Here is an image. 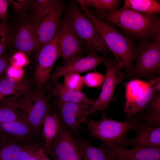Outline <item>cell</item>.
Listing matches in <instances>:
<instances>
[{
	"label": "cell",
	"instance_id": "1",
	"mask_svg": "<svg viewBox=\"0 0 160 160\" xmlns=\"http://www.w3.org/2000/svg\"><path fill=\"white\" fill-rule=\"evenodd\" d=\"M92 13L140 42L152 39L160 42V19L156 13H143L121 8Z\"/></svg>",
	"mask_w": 160,
	"mask_h": 160
},
{
	"label": "cell",
	"instance_id": "2",
	"mask_svg": "<svg viewBox=\"0 0 160 160\" xmlns=\"http://www.w3.org/2000/svg\"><path fill=\"white\" fill-rule=\"evenodd\" d=\"M87 17L91 20L107 47L112 52L120 66L131 72L135 60L137 47L130 37L119 31L113 25L104 21L90 11L82 0H78Z\"/></svg>",
	"mask_w": 160,
	"mask_h": 160
},
{
	"label": "cell",
	"instance_id": "3",
	"mask_svg": "<svg viewBox=\"0 0 160 160\" xmlns=\"http://www.w3.org/2000/svg\"><path fill=\"white\" fill-rule=\"evenodd\" d=\"M5 97L15 108L23 120L41 133L43 120L53 109L49 98L45 95L43 90Z\"/></svg>",
	"mask_w": 160,
	"mask_h": 160
},
{
	"label": "cell",
	"instance_id": "4",
	"mask_svg": "<svg viewBox=\"0 0 160 160\" xmlns=\"http://www.w3.org/2000/svg\"><path fill=\"white\" fill-rule=\"evenodd\" d=\"M101 113V120L92 119L87 122L89 134L107 147H123L126 141L127 133L130 130H135L139 125L138 122L134 120L116 121L108 117L104 111Z\"/></svg>",
	"mask_w": 160,
	"mask_h": 160
},
{
	"label": "cell",
	"instance_id": "5",
	"mask_svg": "<svg viewBox=\"0 0 160 160\" xmlns=\"http://www.w3.org/2000/svg\"><path fill=\"white\" fill-rule=\"evenodd\" d=\"M65 21L84 49L106 54L108 48L91 20L76 6L68 9Z\"/></svg>",
	"mask_w": 160,
	"mask_h": 160
},
{
	"label": "cell",
	"instance_id": "6",
	"mask_svg": "<svg viewBox=\"0 0 160 160\" xmlns=\"http://www.w3.org/2000/svg\"><path fill=\"white\" fill-rule=\"evenodd\" d=\"M106 69V73L102 86L101 92L91 105L89 115L98 111L108 109L114 99L116 88L122 81L124 74L117 61L113 58L105 57L103 63Z\"/></svg>",
	"mask_w": 160,
	"mask_h": 160
},
{
	"label": "cell",
	"instance_id": "7",
	"mask_svg": "<svg viewBox=\"0 0 160 160\" xmlns=\"http://www.w3.org/2000/svg\"><path fill=\"white\" fill-rule=\"evenodd\" d=\"M58 31L54 39L40 48L37 52L35 69L33 79L37 90H43L49 79L50 72L60 57L58 42Z\"/></svg>",
	"mask_w": 160,
	"mask_h": 160
},
{
	"label": "cell",
	"instance_id": "8",
	"mask_svg": "<svg viewBox=\"0 0 160 160\" xmlns=\"http://www.w3.org/2000/svg\"><path fill=\"white\" fill-rule=\"evenodd\" d=\"M44 151L52 160H82L75 138L61 121L58 133Z\"/></svg>",
	"mask_w": 160,
	"mask_h": 160
},
{
	"label": "cell",
	"instance_id": "9",
	"mask_svg": "<svg viewBox=\"0 0 160 160\" xmlns=\"http://www.w3.org/2000/svg\"><path fill=\"white\" fill-rule=\"evenodd\" d=\"M135 72L143 76L158 72L160 69V42H140L137 47Z\"/></svg>",
	"mask_w": 160,
	"mask_h": 160
},
{
	"label": "cell",
	"instance_id": "10",
	"mask_svg": "<svg viewBox=\"0 0 160 160\" xmlns=\"http://www.w3.org/2000/svg\"><path fill=\"white\" fill-rule=\"evenodd\" d=\"M55 107L60 121L70 132L78 134L81 124L86 122L91 105L85 103L62 102L55 98Z\"/></svg>",
	"mask_w": 160,
	"mask_h": 160
},
{
	"label": "cell",
	"instance_id": "11",
	"mask_svg": "<svg viewBox=\"0 0 160 160\" xmlns=\"http://www.w3.org/2000/svg\"><path fill=\"white\" fill-rule=\"evenodd\" d=\"M0 137L8 138L25 146L43 147L41 133L23 120L0 124Z\"/></svg>",
	"mask_w": 160,
	"mask_h": 160
},
{
	"label": "cell",
	"instance_id": "12",
	"mask_svg": "<svg viewBox=\"0 0 160 160\" xmlns=\"http://www.w3.org/2000/svg\"><path fill=\"white\" fill-rule=\"evenodd\" d=\"M105 57L100 56L95 52H90L86 56L76 57L61 65L58 66L50 75L47 82L51 86L59 78L71 73L80 74L94 69L103 63Z\"/></svg>",
	"mask_w": 160,
	"mask_h": 160
},
{
	"label": "cell",
	"instance_id": "13",
	"mask_svg": "<svg viewBox=\"0 0 160 160\" xmlns=\"http://www.w3.org/2000/svg\"><path fill=\"white\" fill-rule=\"evenodd\" d=\"M63 4L60 2L44 20L35 25L37 51L52 40L57 34L61 24Z\"/></svg>",
	"mask_w": 160,
	"mask_h": 160
},
{
	"label": "cell",
	"instance_id": "14",
	"mask_svg": "<svg viewBox=\"0 0 160 160\" xmlns=\"http://www.w3.org/2000/svg\"><path fill=\"white\" fill-rule=\"evenodd\" d=\"M109 160H160V147L109 148L104 145Z\"/></svg>",
	"mask_w": 160,
	"mask_h": 160
},
{
	"label": "cell",
	"instance_id": "15",
	"mask_svg": "<svg viewBox=\"0 0 160 160\" xmlns=\"http://www.w3.org/2000/svg\"><path fill=\"white\" fill-rule=\"evenodd\" d=\"M58 32L60 57L65 63L84 53V49L65 21L61 23Z\"/></svg>",
	"mask_w": 160,
	"mask_h": 160
},
{
	"label": "cell",
	"instance_id": "16",
	"mask_svg": "<svg viewBox=\"0 0 160 160\" xmlns=\"http://www.w3.org/2000/svg\"><path fill=\"white\" fill-rule=\"evenodd\" d=\"M17 27L13 41L15 49L27 54L36 50L37 40L32 20L23 22Z\"/></svg>",
	"mask_w": 160,
	"mask_h": 160
},
{
	"label": "cell",
	"instance_id": "17",
	"mask_svg": "<svg viewBox=\"0 0 160 160\" xmlns=\"http://www.w3.org/2000/svg\"><path fill=\"white\" fill-rule=\"evenodd\" d=\"M136 135L132 141L133 148L160 147V127L147 123L139 125L135 130Z\"/></svg>",
	"mask_w": 160,
	"mask_h": 160
},
{
	"label": "cell",
	"instance_id": "18",
	"mask_svg": "<svg viewBox=\"0 0 160 160\" xmlns=\"http://www.w3.org/2000/svg\"><path fill=\"white\" fill-rule=\"evenodd\" d=\"M47 87L55 97L62 102L85 103L91 105L94 100L88 97L81 91L69 88L57 81L51 86L47 85Z\"/></svg>",
	"mask_w": 160,
	"mask_h": 160
},
{
	"label": "cell",
	"instance_id": "19",
	"mask_svg": "<svg viewBox=\"0 0 160 160\" xmlns=\"http://www.w3.org/2000/svg\"><path fill=\"white\" fill-rule=\"evenodd\" d=\"M60 120L55 110L45 117L42 124L41 135L44 151L51 145L60 128Z\"/></svg>",
	"mask_w": 160,
	"mask_h": 160
},
{
	"label": "cell",
	"instance_id": "20",
	"mask_svg": "<svg viewBox=\"0 0 160 160\" xmlns=\"http://www.w3.org/2000/svg\"><path fill=\"white\" fill-rule=\"evenodd\" d=\"M30 92L29 83L23 78L17 80L7 76L0 79V93L5 96H18Z\"/></svg>",
	"mask_w": 160,
	"mask_h": 160
},
{
	"label": "cell",
	"instance_id": "21",
	"mask_svg": "<svg viewBox=\"0 0 160 160\" xmlns=\"http://www.w3.org/2000/svg\"><path fill=\"white\" fill-rule=\"evenodd\" d=\"M75 139L82 160H109L104 145L96 147L86 140L77 137Z\"/></svg>",
	"mask_w": 160,
	"mask_h": 160
},
{
	"label": "cell",
	"instance_id": "22",
	"mask_svg": "<svg viewBox=\"0 0 160 160\" xmlns=\"http://www.w3.org/2000/svg\"><path fill=\"white\" fill-rule=\"evenodd\" d=\"M153 84L148 87L133 101L125 106V111L128 116H133L142 111L151 102L156 94Z\"/></svg>",
	"mask_w": 160,
	"mask_h": 160
},
{
	"label": "cell",
	"instance_id": "23",
	"mask_svg": "<svg viewBox=\"0 0 160 160\" xmlns=\"http://www.w3.org/2000/svg\"><path fill=\"white\" fill-rule=\"evenodd\" d=\"M60 2L56 0H32L34 15L32 20L34 25H37L44 20Z\"/></svg>",
	"mask_w": 160,
	"mask_h": 160
},
{
	"label": "cell",
	"instance_id": "24",
	"mask_svg": "<svg viewBox=\"0 0 160 160\" xmlns=\"http://www.w3.org/2000/svg\"><path fill=\"white\" fill-rule=\"evenodd\" d=\"M26 146L5 137H0V160H17Z\"/></svg>",
	"mask_w": 160,
	"mask_h": 160
},
{
	"label": "cell",
	"instance_id": "25",
	"mask_svg": "<svg viewBox=\"0 0 160 160\" xmlns=\"http://www.w3.org/2000/svg\"><path fill=\"white\" fill-rule=\"evenodd\" d=\"M121 8L137 12L155 14L160 11V4L155 0H125Z\"/></svg>",
	"mask_w": 160,
	"mask_h": 160
},
{
	"label": "cell",
	"instance_id": "26",
	"mask_svg": "<svg viewBox=\"0 0 160 160\" xmlns=\"http://www.w3.org/2000/svg\"><path fill=\"white\" fill-rule=\"evenodd\" d=\"M156 79H153L149 82H146L139 79H134L125 84L126 102L125 106L133 101L148 87L153 84Z\"/></svg>",
	"mask_w": 160,
	"mask_h": 160
},
{
	"label": "cell",
	"instance_id": "27",
	"mask_svg": "<svg viewBox=\"0 0 160 160\" xmlns=\"http://www.w3.org/2000/svg\"><path fill=\"white\" fill-rule=\"evenodd\" d=\"M5 97L0 102V124L23 120L15 108Z\"/></svg>",
	"mask_w": 160,
	"mask_h": 160
},
{
	"label": "cell",
	"instance_id": "28",
	"mask_svg": "<svg viewBox=\"0 0 160 160\" xmlns=\"http://www.w3.org/2000/svg\"><path fill=\"white\" fill-rule=\"evenodd\" d=\"M45 154L42 145L26 146L23 149L17 160H39Z\"/></svg>",
	"mask_w": 160,
	"mask_h": 160
},
{
	"label": "cell",
	"instance_id": "29",
	"mask_svg": "<svg viewBox=\"0 0 160 160\" xmlns=\"http://www.w3.org/2000/svg\"><path fill=\"white\" fill-rule=\"evenodd\" d=\"M87 7L95 8L97 11H112L117 9L121 1L118 0H82Z\"/></svg>",
	"mask_w": 160,
	"mask_h": 160
},
{
	"label": "cell",
	"instance_id": "30",
	"mask_svg": "<svg viewBox=\"0 0 160 160\" xmlns=\"http://www.w3.org/2000/svg\"><path fill=\"white\" fill-rule=\"evenodd\" d=\"M64 84L74 90L81 91L84 85L82 76L76 73H67L64 76Z\"/></svg>",
	"mask_w": 160,
	"mask_h": 160
},
{
	"label": "cell",
	"instance_id": "31",
	"mask_svg": "<svg viewBox=\"0 0 160 160\" xmlns=\"http://www.w3.org/2000/svg\"><path fill=\"white\" fill-rule=\"evenodd\" d=\"M105 75L96 72L87 73L82 76L84 84L89 87H98L102 86Z\"/></svg>",
	"mask_w": 160,
	"mask_h": 160
},
{
	"label": "cell",
	"instance_id": "32",
	"mask_svg": "<svg viewBox=\"0 0 160 160\" xmlns=\"http://www.w3.org/2000/svg\"><path fill=\"white\" fill-rule=\"evenodd\" d=\"M9 40V31L6 21L3 23L0 27V56L4 55Z\"/></svg>",
	"mask_w": 160,
	"mask_h": 160
},
{
	"label": "cell",
	"instance_id": "33",
	"mask_svg": "<svg viewBox=\"0 0 160 160\" xmlns=\"http://www.w3.org/2000/svg\"><path fill=\"white\" fill-rule=\"evenodd\" d=\"M32 1L28 0H9L10 6L12 8L14 13L17 15L21 14L27 8L32 7Z\"/></svg>",
	"mask_w": 160,
	"mask_h": 160
},
{
	"label": "cell",
	"instance_id": "34",
	"mask_svg": "<svg viewBox=\"0 0 160 160\" xmlns=\"http://www.w3.org/2000/svg\"><path fill=\"white\" fill-rule=\"evenodd\" d=\"M10 61L12 65L21 68L28 63V61L25 54L19 51L14 54L10 60Z\"/></svg>",
	"mask_w": 160,
	"mask_h": 160
},
{
	"label": "cell",
	"instance_id": "35",
	"mask_svg": "<svg viewBox=\"0 0 160 160\" xmlns=\"http://www.w3.org/2000/svg\"><path fill=\"white\" fill-rule=\"evenodd\" d=\"M6 71L8 77H9L17 80L23 78V72L21 67L11 65L9 66Z\"/></svg>",
	"mask_w": 160,
	"mask_h": 160
},
{
	"label": "cell",
	"instance_id": "36",
	"mask_svg": "<svg viewBox=\"0 0 160 160\" xmlns=\"http://www.w3.org/2000/svg\"><path fill=\"white\" fill-rule=\"evenodd\" d=\"M10 6L9 0H0V20L3 22L7 20V10Z\"/></svg>",
	"mask_w": 160,
	"mask_h": 160
},
{
	"label": "cell",
	"instance_id": "37",
	"mask_svg": "<svg viewBox=\"0 0 160 160\" xmlns=\"http://www.w3.org/2000/svg\"><path fill=\"white\" fill-rule=\"evenodd\" d=\"M150 103L152 113L160 114V95L156 94Z\"/></svg>",
	"mask_w": 160,
	"mask_h": 160
},
{
	"label": "cell",
	"instance_id": "38",
	"mask_svg": "<svg viewBox=\"0 0 160 160\" xmlns=\"http://www.w3.org/2000/svg\"><path fill=\"white\" fill-rule=\"evenodd\" d=\"M10 60L8 56L5 55L0 56V76L6 71L9 66Z\"/></svg>",
	"mask_w": 160,
	"mask_h": 160
},
{
	"label": "cell",
	"instance_id": "39",
	"mask_svg": "<svg viewBox=\"0 0 160 160\" xmlns=\"http://www.w3.org/2000/svg\"><path fill=\"white\" fill-rule=\"evenodd\" d=\"M153 85L156 92L159 93L160 92V78L156 79L155 82L153 84Z\"/></svg>",
	"mask_w": 160,
	"mask_h": 160
},
{
	"label": "cell",
	"instance_id": "40",
	"mask_svg": "<svg viewBox=\"0 0 160 160\" xmlns=\"http://www.w3.org/2000/svg\"><path fill=\"white\" fill-rule=\"evenodd\" d=\"M39 160H49V159L45 154Z\"/></svg>",
	"mask_w": 160,
	"mask_h": 160
},
{
	"label": "cell",
	"instance_id": "41",
	"mask_svg": "<svg viewBox=\"0 0 160 160\" xmlns=\"http://www.w3.org/2000/svg\"><path fill=\"white\" fill-rule=\"evenodd\" d=\"M5 96L0 93V102L2 100Z\"/></svg>",
	"mask_w": 160,
	"mask_h": 160
},
{
	"label": "cell",
	"instance_id": "42",
	"mask_svg": "<svg viewBox=\"0 0 160 160\" xmlns=\"http://www.w3.org/2000/svg\"><path fill=\"white\" fill-rule=\"evenodd\" d=\"M4 22L1 21V20H0V27L1 26V25L2 24H3V23Z\"/></svg>",
	"mask_w": 160,
	"mask_h": 160
}]
</instances>
